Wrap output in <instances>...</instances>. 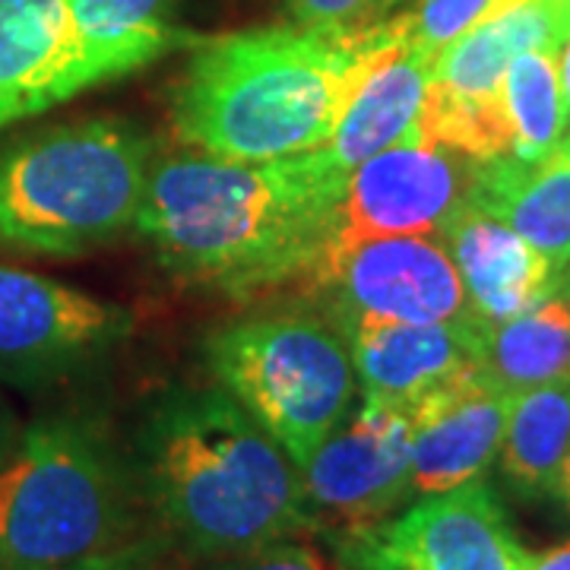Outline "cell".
Segmentation results:
<instances>
[{
  "label": "cell",
  "instance_id": "cell-3",
  "mask_svg": "<svg viewBox=\"0 0 570 570\" xmlns=\"http://www.w3.org/2000/svg\"><path fill=\"white\" fill-rule=\"evenodd\" d=\"M381 22L336 36L305 26L200 41L171 92V127L194 153L276 163L321 149L377 48Z\"/></svg>",
  "mask_w": 570,
  "mask_h": 570
},
{
  "label": "cell",
  "instance_id": "cell-2",
  "mask_svg": "<svg viewBox=\"0 0 570 570\" xmlns=\"http://www.w3.org/2000/svg\"><path fill=\"white\" fill-rule=\"evenodd\" d=\"M130 466L146 513L197 561L317 530L302 469L223 387L159 393L137 425Z\"/></svg>",
  "mask_w": 570,
  "mask_h": 570
},
{
  "label": "cell",
  "instance_id": "cell-4",
  "mask_svg": "<svg viewBox=\"0 0 570 570\" xmlns=\"http://www.w3.org/2000/svg\"><path fill=\"white\" fill-rule=\"evenodd\" d=\"M140 508L130 456L96 422H36L0 463V570H96L140 558Z\"/></svg>",
  "mask_w": 570,
  "mask_h": 570
},
{
  "label": "cell",
  "instance_id": "cell-6",
  "mask_svg": "<svg viewBox=\"0 0 570 570\" xmlns=\"http://www.w3.org/2000/svg\"><path fill=\"white\" fill-rule=\"evenodd\" d=\"M206 365L298 469L358 393L346 333L311 311L250 314L213 330Z\"/></svg>",
  "mask_w": 570,
  "mask_h": 570
},
{
  "label": "cell",
  "instance_id": "cell-23",
  "mask_svg": "<svg viewBox=\"0 0 570 570\" xmlns=\"http://www.w3.org/2000/svg\"><path fill=\"white\" fill-rule=\"evenodd\" d=\"M498 0H419L415 10L406 13L412 41L438 58L450 41L466 36L472 26L489 17Z\"/></svg>",
  "mask_w": 570,
  "mask_h": 570
},
{
  "label": "cell",
  "instance_id": "cell-20",
  "mask_svg": "<svg viewBox=\"0 0 570 570\" xmlns=\"http://www.w3.org/2000/svg\"><path fill=\"white\" fill-rule=\"evenodd\" d=\"M570 453V377L517 390L498 466L510 489L527 501L558 498Z\"/></svg>",
  "mask_w": 570,
  "mask_h": 570
},
{
  "label": "cell",
  "instance_id": "cell-19",
  "mask_svg": "<svg viewBox=\"0 0 570 570\" xmlns=\"http://www.w3.org/2000/svg\"><path fill=\"white\" fill-rule=\"evenodd\" d=\"M86 86L118 80L171 48V0H67Z\"/></svg>",
  "mask_w": 570,
  "mask_h": 570
},
{
  "label": "cell",
  "instance_id": "cell-28",
  "mask_svg": "<svg viewBox=\"0 0 570 570\" xmlns=\"http://www.w3.org/2000/svg\"><path fill=\"white\" fill-rule=\"evenodd\" d=\"M17 428H13V422H10V415L0 409V463H3V456L10 453V448H13V441H17Z\"/></svg>",
  "mask_w": 570,
  "mask_h": 570
},
{
  "label": "cell",
  "instance_id": "cell-18",
  "mask_svg": "<svg viewBox=\"0 0 570 570\" xmlns=\"http://www.w3.org/2000/svg\"><path fill=\"white\" fill-rule=\"evenodd\" d=\"M472 204L508 223L564 276L570 266V134L539 163L479 165Z\"/></svg>",
  "mask_w": 570,
  "mask_h": 570
},
{
  "label": "cell",
  "instance_id": "cell-22",
  "mask_svg": "<svg viewBox=\"0 0 570 570\" xmlns=\"http://www.w3.org/2000/svg\"><path fill=\"white\" fill-rule=\"evenodd\" d=\"M504 111L510 124V156L539 163L568 137V102L561 89L558 51L532 48L510 61L504 73Z\"/></svg>",
  "mask_w": 570,
  "mask_h": 570
},
{
  "label": "cell",
  "instance_id": "cell-30",
  "mask_svg": "<svg viewBox=\"0 0 570 570\" xmlns=\"http://www.w3.org/2000/svg\"><path fill=\"white\" fill-rule=\"evenodd\" d=\"M96 570H142L140 568V558H127V561H115V564H105V568Z\"/></svg>",
  "mask_w": 570,
  "mask_h": 570
},
{
  "label": "cell",
  "instance_id": "cell-7",
  "mask_svg": "<svg viewBox=\"0 0 570 570\" xmlns=\"http://www.w3.org/2000/svg\"><path fill=\"white\" fill-rule=\"evenodd\" d=\"M568 20L570 0H498L485 20L434 58L419 127L475 165L508 159L504 73L523 51H558Z\"/></svg>",
  "mask_w": 570,
  "mask_h": 570
},
{
  "label": "cell",
  "instance_id": "cell-5",
  "mask_svg": "<svg viewBox=\"0 0 570 570\" xmlns=\"http://www.w3.org/2000/svg\"><path fill=\"white\" fill-rule=\"evenodd\" d=\"M153 142L124 118H82L0 149V250L80 257L137 225Z\"/></svg>",
  "mask_w": 570,
  "mask_h": 570
},
{
  "label": "cell",
  "instance_id": "cell-31",
  "mask_svg": "<svg viewBox=\"0 0 570 570\" xmlns=\"http://www.w3.org/2000/svg\"><path fill=\"white\" fill-rule=\"evenodd\" d=\"M561 288H564V295H568V305H570V266L564 269V276H561Z\"/></svg>",
  "mask_w": 570,
  "mask_h": 570
},
{
  "label": "cell",
  "instance_id": "cell-1",
  "mask_svg": "<svg viewBox=\"0 0 570 570\" xmlns=\"http://www.w3.org/2000/svg\"><path fill=\"white\" fill-rule=\"evenodd\" d=\"M343 184L317 153L276 163L184 153L153 163L134 228L184 283L254 298L302 285Z\"/></svg>",
  "mask_w": 570,
  "mask_h": 570
},
{
  "label": "cell",
  "instance_id": "cell-12",
  "mask_svg": "<svg viewBox=\"0 0 570 570\" xmlns=\"http://www.w3.org/2000/svg\"><path fill=\"white\" fill-rule=\"evenodd\" d=\"M412 406L362 396L302 466L317 530L374 527L412 501Z\"/></svg>",
  "mask_w": 570,
  "mask_h": 570
},
{
  "label": "cell",
  "instance_id": "cell-27",
  "mask_svg": "<svg viewBox=\"0 0 570 570\" xmlns=\"http://www.w3.org/2000/svg\"><path fill=\"white\" fill-rule=\"evenodd\" d=\"M558 70H561V89H564V102H568V121H570V20H568V29H564V39H561V45H558Z\"/></svg>",
  "mask_w": 570,
  "mask_h": 570
},
{
  "label": "cell",
  "instance_id": "cell-14",
  "mask_svg": "<svg viewBox=\"0 0 570 570\" xmlns=\"http://www.w3.org/2000/svg\"><path fill=\"white\" fill-rule=\"evenodd\" d=\"M431 67L434 58L412 41L406 13L381 22L377 48L365 77L348 99L330 140L314 149L324 168L348 178L352 168L403 140L422 121L431 92Z\"/></svg>",
  "mask_w": 570,
  "mask_h": 570
},
{
  "label": "cell",
  "instance_id": "cell-10",
  "mask_svg": "<svg viewBox=\"0 0 570 570\" xmlns=\"http://www.w3.org/2000/svg\"><path fill=\"white\" fill-rule=\"evenodd\" d=\"M475 181L479 165L415 124L403 140L348 171L324 250L377 235H444L472 200Z\"/></svg>",
  "mask_w": 570,
  "mask_h": 570
},
{
  "label": "cell",
  "instance_id": "cell-15",
  "mask_svg": "<svg viewBox=\"0 0 570 570\" xmlns=\"http://www.w3.org/2000/svg\"><path fill=\"white\" fill-rule=\"evenodd\" d=\"M346 333L362 396L412 406L434 387L479 367L482 321L460 324H393L355 321Z\"/></svg>",
  "mask_w": 570,
  "mask_h": 570
},
{
  "label": "cell",
  "instance_id": "cell-26",
  "mask_svg": "<svg viewBox=\"0 0 570 570\" xmlns=\"http://www.w3.org/2000/svg\"><path fill=\"white\" fill-rule=\"evenodd\" d=\"M530 570H570V539L546 551H530Z\"/></svg>",
  "mask_w": 570,
  "mask_h": 570
},
{
  "label": "cell",
  "instance_id": "cell-32",
  "mask_svg": "<svg viewBox=\"0 0 570 570\" xmlns=\"http://www.w3.org/2000/svg\"><path fill=\"white\" fill-rule=\"evenodd\" d=\"M0 3H7V0H0Z\"/></svg>",
  "mask_w": 570,
  "mask_h": 570
},
{
  "label": "cell",
  "instance_id": "cell-11",
  "mask_svg": "<svg viewBox=\"0 0 570 570\" xmlns=\"http://www.w3.org/2000/svg\"><path fill=\"white\" fill-rule=\"evenodd\" d=\"M130 326L127 307L0 264V381L7 384L67 381L121 346Z\"/></svg>",
  "mask_w": 570,
  "mask_h": 570
},
{
  "label": "cell",
  "instance_id": "cell-16",
  "mask_svg": "<svg viewBox=\"0 0 570 570\" xmlns=\"http://www.w3.org/2000/svg\"><path fill=\"white\" fill-rule=\"evenodd\" d=\"M89 89L67 0L0 3V130Z\"/></svg>",
  "mask_w": 570,
  "mask_h": 570
},
{
  "label": "cell",
  "instance_id": "cell-17",
  "mask_svg": "<svg viewBox=\"0 0 570 570\" xmlns=\"http://www.w3.org/2000/svg\"><path fill=\"white\" fill-rule=\"evenodd\" d=\"M460 269L475 321H510L561 285V273L546 254L517 235L508 223L469 200L441 235Z\"/></svg>",
  "mask_w": 570,
  "mask_h": 570
},
{
  "label": "cell",
  "instance_id": "cell-29",
  "mask_svg": "<svg viewBox=\"0 0 570 570\" xmlns=\"http://www.w3.org/2000/svg\"><path fill=\"white\" fill-rule=\"evenodd\" d=\"M558 501L568 508L570 513V453H568V463H564V472H561V485H558Z\"/></svg>",
  "mask_w": 570,
  "mask_h": 570
},
{
  "label": "cell",
  "instance_id": "cell-21",
  "mask_svg": "<svg viewBox=\"0 0 570 570\" xmlns=\"http://www.w3.org/2000/svg\"><path fill=\"white\" fill-rule=\"evenodd\" d=\"M479 367L508 390H530L570 377V305L558 285L530 311L482 324Z\"/></svg>",
  "mask_w": 570,
  "mask_h": 570
},
{
  "label": "cell",
  "instance_id": "cell-9",
  "mask_svg": "<svg viewBox=\"0 0 570 570\" xmlns=\"http://www.w3.org/2000/svg\"><path fill=\"white\" fill-rule=\"evenodd\" d=\"M330 542L343 570H530V551L485 479L415 498L403 513Z\"/></svg>",
  "mask_w": 570,
  "mask_h": 570
},
{
  "label": "cell",
  "instance_id": "cell-8",
  "mask_svg": "<svg viewBox=\"0 0 570 570\" xmlns=\"http://www.w3.org/2000/svg\"><path fill=\"white\" fill-rule=\"evenodd\" d=\"M298 288L321 295L340 326L355 321H472L466 288L441 235H377L324 250Z\"/></svg>",
  "mask_w": 570,
  "mask_h": 570
},
{
  "label": "cell",
  "instance_id": "cell-25",
  "mask_svg": "<svg viewBox=\"0 0 570 570\" xmlns=\"http://www.w3.org/2000/svg\"><path fill=\"white\" fill-rule=\"evenodd\" d=\"M200 570H343L336 558H326L324 551L298 542V539H283L269 542L261 549L238 551L206 561Z\"/></svg>",
  "mask_w": 570,
  "mask_h": 570
},
{
  "label": "cell",
  "instance_id": "cell-24",
  "mask_svg": "<svg viewBox=\"0 0 570 570\" xmlns=\"http://www.w3.org/2000/svg\"><path fill=\"white\" fill-rule=\"evenodd\" d=\"M396 3L400 0H285L295 26L336 36L365 32L371 26L390 20V10Z\"/></svg>",
  "mask_w": 570,
  "mask_h": 570
},
{
  "label": "cell",
  "instance_id": "cell-13",
  "mask_svg": "<svg viewBox=\"0 0 570 570\" xmlns=\"http://www.w3.org/2000/svg\"><path fill=\"white\" fill-rule=\"evenodd\" d=\"M510 403L513 390L482 367H469L412 403V501L482 479L501 453Z\"/></svg>",
  "mask_w": 570,
  "mask_h": 570
}]
</instances>
